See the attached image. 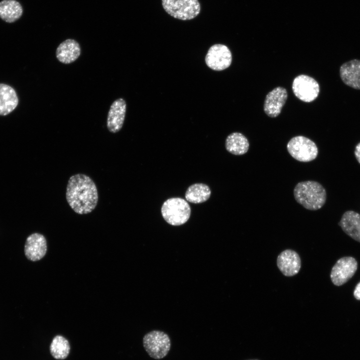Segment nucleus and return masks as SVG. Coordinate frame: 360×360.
<instances>
[{"mask_svg": "<svg viewBox=\"0 0 360 360\" xmlns=\"http://www.w3.org/2000/svg\"><path fill=\"white\" fill-rule=\"evenodd\" d=\"M225 146L229 152L234 155L240 156L245 154L248 151L249 142L242 134L234 132L227 136Z\"/></svg>", "mask_w": 360, "mask_h": 360, "instance_id": "nucleus-19", "label": "nucleus"}, {"mask_svg": "<svg viewBox=\"0 0 360 360\" xmlns=\"http://www.w3.org/2000/svg\"><path fill=\"white\" fill-rule=\"evenodd\" d=\"M164 10L172 17L183 20H190L200 13L198 0H162Z\"/></svg>", "mask_w": 360, "mask_h": 360, "instance_id": "nucleus-4", "label": "nucleus"}, {"mask_svg": "<svg viewBox=\"0 0 360 360\" xmlns=\"http://www.w3.org/2000/svg\"></svg>", "mask_w": 360, "mask_h": 360, "instance_id": "nucleus-24", "label": "nucleus"}, {"mask_svg": "<svg viewBox=\"0 0 360 360\" xmlns=\"http://www.w3.org/2000/svg\"><path fill=\"white\" fill-rule=\"evenodd\" d=\"M81 48L79 43L74 39H66L57 47L56 56L58 60L64 64L75 62L80 56Z\"/></svg>", "mask_w": 360, "mask_h": 360, "instance_id": "nucleus-15", "label": "nucleus"}, {"mask_svg": "<svg viewBox=\"0 0 360 360\" xmlns=\"http://www.w3.org/2000/svg\"><path fill=\"white\" fill-rule=\"evenodd\" d=\"M296 200L305 208L311 210L320 209L326 199L325 188L319 182L307 180L298 182L294 190Z\"/></svg>", "mask_w": 360, "mask_h": 360, "instance_id": "nucleus-2", "label": "nucleus"}, {"mask_svg": "<svg viewBox=\"0 0 360 360\" xmlns=\"http://www.w3.org/2000/svg\"><path fill=\"white\" fill-rule=\"evenodd\" d=\"M23 14L22 4L16 0H2L0 2V18L8 23L18 20Z\"/></svg>", "mask_w": 360, "mask_h": 360, "instance_id": "nucleus-18", "label": "nucleus"}, {"mask_svg": "<svg viewBox=\"0 0 360 360\" xmlns=\"http://www.w3.org/2000/svg\"><path fill=\"white\" fill-rule=\"evenodd\" d=\"M18 98L16 92L9 85L0 84V116H6L18 106Z\"/></svg>", "mask_w": 360, "mask_h": 360, "instance_id": "nucleus-17", "label": "nucleus"}, {"mask_svg": "<svg viewBox=\"0 0 360 360\" xmlns=\"http://www.w3.org/2000/svg\"><path fill=\"white\" fill-rule=\"evenodd\" d=\"M292 89L298 99L306 102L314 100L320 92V86L316 80L304 74L299 75L294 78Z\"/></svg>", "mask_w": 360, "mask_h": 360, "instance_id": "nucleus-7", "label": "nucleus"}, {"mask_svg": "<svg viewBox=\"0 0 360 360\" xmlns=\"http://www.w3.org/2000/svg\"><path fill=\"white\" fill-rule=\"evenodd\" d=\"M357 267V262L352 257L346 256L339 259L332 268V282L337 286L344 284L354 274Z\"/></svg>", "mask_w": 360, "mask_h": 360, "instance_id": "nucleus-9", "label": "nucleus"}, {"mask_svg": "<svg viewBox=\"0 0 360 360\" xmlns=\"http://www.w3.org/2000/svg\"><path fill=\"white\" fill-rule=\"evenodd\" d=\"M210 194V190L206 184H194L188 188L185 194V198L190 202L200 204L206 201Z\"/></svg>", "mask_w": 360, "mask_h": 360, "instance_id": "nucleus-20", "label": "nucleus"}, {"mask_svg": "<svg viewBox=\"0 0 360 360\" xmlns=\"http://www.w3.org/2000/svg\"><path fill=\"white\" fill-rule=\"evenodd\" d=\"M277 266L284 275L292 276L297 274L301 266L298 254L292 250H286L278 256Z\"/></svg>", "mask_w": 360, "mask_h": 360, "instance_id": "nucleus-13", "label": "nucleus"}, {"mask_svg": "<svg viewBox=\"0 0 360 360\" xmlns=\"http://www.w3.org/2000/svg\"><path fill=\"white\" fill-rule=\"evenodd\" d=\"M47 250V244L45 237L39 233L29 236L24 246V254L30 260L35 262L42 259Z\"/></svg>", "mask_w": 360, "mask_h": 360, "instance_id": "nucleus-12", "label": "nucleus"}, {"mask_svg": "<svg viewBox=\"0 0 360 360\" xmlns=\"http://www.w3.org/2000/svg\"><path fill=\"white\" fill-rule=\"evenodd\" d=\"M338 224L346 234L360 242V214L352 210L346 211Z\"/></svg>", "mask_w": 360, "mask_h": 360, "instance_id": "nucleus-16", "label": "nucleus"}, {"mask_svg": "<svg viewBox=\"0 0 360 360\" xmlns=\"http://www.w3.org/2000/svg\"><path fill=\"white\" fill-rule=\"evenodd\" d=\"M354 154L357 160L360 164V142L356 146Z\"/></svg>", "mask_w": 360, "mask_h": 360, "instance_id": "nucleus-23", "label": "nucleus"}, {"mask_svg": "<svg viewBox=\"0 0 360 360\" xmlns=\"http://www.w3.org/2000/svg\"><path fill=\"white\" fill-rule=\"evenodd\" d=\"M286 148L290 155L301 162L312 161L318 154L316 144L311 140L302 136L292 138L288 142Z\"/></svg>", "mask_w": 360, "mask_h": 360, "instance_id": "nucleus-5", "label": "nucleus"}, {"mask_svg": "<svg viewBox=\"0 0 360 360\" xmlns=\"http://www.w3.org/2000/svg\"><path fill=\"white\" fill-rule=\"evenodd\" d=\"M288 98L286 89L282 87H276L266 96L264 110L270 117L276 118L281 112Z\"/></svg>", "mask_w": 360, "mask_h": 360, "instance_id": "nucleus-10", "label": "nucleus"}, {"mask_svg": "<svg viewBox=\"0 0 360 360\" xmlns=\"http://www.w3.org/2000/svg\"><path fill=\"white\" fill-rule=\"evenodd\" d=\"M144 346L148 354L154 359L164 358L170 348V340L164 332L153 330L146 334L143 338Z\"/></svg>", "mask_w": 360, "mask_h": 360, "instance_id": "nucleus-6", "label": "nucleus"}, {"mask_svg": "<svg viewBox=\"0 0 360 360\" xmlns=\"http://www.w3.org/2000/svg\"><path fill=\"white\" fill-rule=\"evenodd\" d=\"M66 199L70 207L76 214L90 213L96 208L98 200L94 182L84 174H78L71 176L66 186Z\"/></svg>", "mask_w": 360, "mask_h": 360, "instance_id": "nucleus-1", "label": "nucleus"}, {"mask_svg": "<svg viewBox=\"0 0 360 360\" xmlns=\"http://www.w3.org/2000/svg\"><path fill=\"white\" fill-rule=\"evenodd\" d=\"M164 220L172 226H180L189 219L191 210L188 202L180 198H172L166 200L161 208Z\"/></svg>", "mask_w": 360, "mask_h": 360, "instance_id": "nucleus-3", "label": "nucleus"}, {"mask_svg": "<svg viewBox=\"0 0 360 360\" xmlns=\"http://www.w3.org/2000/svg\"><path fill=\"white\" fill-rule=\"evenodd\" d=\"M205 62L207 66L212 70H224L231 64V52L226 45L215 44L209 48L205 58Z\"/></svg>", "mask_w": 360, "mask_h": 360, "instance_id": "nucleus-8", "label": "nucleus"}, {"mask_svg": "<svg viewBox=\"0 0 360 360\" xmlns=\"http://www.w3.org/2000/svg\"><path fill=\"white\" fill-rule=\"evenodd\" d=\"M70 346L68 340L61 335H56L52 339L50 346L52 356L56 360H64L68 356Z\"/></svg>", "mask_w": 360, "mask_h": 360, "instance_id": "nucleus-21", "label": "nucleus"}, {"mask_svg": "<svg viewBox=\"0 0 360 360\" xmlns=\"http://www.w3.org/2000/svg\"><path fill=\"white\" fill-rule=\"evenodd\" d=\"M340 75L346 85L360 90V60L354 59L344 63L340 68Z\"/></svg>", "mask_w": 360, "mask_h": 360, "instance_id": "nucleus-14", "label": "nucleus"}, {"mask_svg": "<svg viewBox=\"0 0 360 360\" xmlns=\"http://www.w3.org/2000/svg\"><path fill=\"white\" fill-rule=\"evenodd\" d=\"M126 109V102L122 98L116 100L112 104L106 120L107 128L110 132L116 133L122 129L124 121Z\"/></svg>", "mask_w": 360, "mask_h": 360, "instance_id": "nucleus-11", "label": "nucleus"}, {"mask_svg": "<svg viewBox=\"0 0 360 360\" xmlns=\"http://www.w3.org/2000/svg\"><path fill=\"white\" fill-rule=\"evenodd\" d=\"M354 295L356 299L360 300V282L356 286L354 290Z\"/></svg>", "mask_w": 360, "mask_h": 360, "instance_id": "nucleus-22", "label": "nucleus"}]
</instances>
